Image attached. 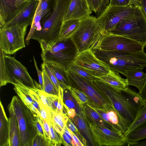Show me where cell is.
Listing matches in <instances>:
<instances>
[{"mask_svg":"<svg viewBox=\"0 0 146 146\" xmlns=\"http://www.w3.org/2000/svg\"><path fill=\"white\" fill-rule=\"evenodd\" d=\"M92 82L108 98L128 128L145 105V101L138 93L129 87L118 91L96 78L94 77Z\"/></svg>","mask_w":146,"mask_h":146,"instance_id":"cell-1","label":"cell"},{"mask_svg":"<svg viewBox=\"0 0 146 146\" xmlns=\"http://www.w3.org/2000/svg\"><path fill=\"white\" fill-rule=\"evenodd\" d=\"M92 51L99 59L105 63L110 70L124 75L127 70L146 67V53L144 50L137 52L104 51L98 48Z\"/></svg>","mask_w":146,"mask_h":146,"instance_id":"cell-2","label":"cell"},{"mask_svg":"<svg viewBox=\"0 0 146 146\" xmlns=\"http://www.w3.org/2000/svg\"><path fill=\"white\" fill-rule=\"evenodd\" d=\"M70 0H53L51 12L41 23V29L35 31L32 39L40 44L50 45L57 40Z\"/></svg>","mask_w":146,"mask_h":146,"instance_id":"cell-3","label":"cell"},{"mask_svg":"<svg viewBox=\"0 0 146 146\" xmlns=\"http://www.w3.org/2000/svg\"><path fill=\"white\" fill-rule=\"evenodd\" d=\"M40 45L43 62L56 64L66 70L78 53L71 37L58 40L49 45L42 44Z\"/></svg>","mask_w":146,"mask_h":146,"instance_id":"cell-4","label":"cell"},{"mask_svg":"<svg viewBox=\"0 0 146 146\" xmlns=\"http://www.w3.org/2000/svg\"><path fill=\"white\" fill-rule=\"evenodd\" d=\"M103 36L97 18L90 16L80 20L70 37L79 53L98 48Z\"/></svg>","mask_w":146,"mask_h":146,"instance_id":"cell-5","label":"cell"},{"mask_svg":"<svg viewBox=\"0 0 146 146\" xmlns=\"http://www.w3.org/2000/svg\"><path fill=\"white\" fill-rule=\"evenodd\" d=\"M17 80L27 86L36 87L26 68L15 56L7 55L0 50V87L8 83H16Z\"/></svg>","mask_w":146,"mask_h":146,"instance_id":"cell-6","label":"cell"},{"mask_svg":"<svg viewBox=\"0 0 146 146\" xmlns=\"http://www.w3.org/2000/svg\"><path fill=\"white\" fill-rule=\"evenodd\" d=\"M144 14L141 7H137L132 4L125 6L113 7L108 5L97 18V20L103 35L108 33L124 20Z\"/></svg>","mask_w":146,"mask_h":146,"instance_id":"cell-7","label":"cell"},{"mask_svg":"<svg viewBox=\"0 0 146 146\" xmlns=\"http://www.w3.org/2000/svg\"><path fill=\"white\" fill-rule=\"evenodd\" d=\"M66 71L70 86L85 92L90 99L91 107L101 109L107 113L111 110L115 111L108 98L96 87L92 82L69 70Z\"/></svg>","mask_w":146,"mask_h":146,"instance_id":"cell-8","label":"cell"},{"mask_svg":"<svg viewBox=\"0 0 146 146\" xmlns=\"http://www.w3.org/2000/svg\"><path fill=\"white\" fill-rule=\"evenodd\" d=\"M11 102L13 106L18 123L21 146H30L33 139L38 133L34 114L18 96H14Z\"/></svg>","mask_w":146,"mask_h":146,"instance_id":"cell-9","label":"cell"},{"mask_svg":"<svg viewBox=\"0 0 146 146\" xmlns=\"http://www.w3.org/2000/svg\"><path fill=\"white\" fill-rule=\"evenodd\" d=\"M28 26L16 24L0 28V50L11 55L25 47V36Z\"/></svg>","mask_w":146,"mask_h":146,"instance_id":"cell-10","label":"cell"},{"mask_svg":"<svg viewBox=\"0 0 146 146\" xmlns=\"http://www.w3.org/2000/svg\"><path fill=\"white\" fill-rule=\"evenodd\" d=\"M106 34L125 36L140 43L144 48L146 47V17L144 14L125 20Z\"/></svg>","mask_w":146,"mask_h":146,"instance_id":"cell-11","label":"cell"},{"mask_svg":"<svg viewBox=\"0 0 146 146\" xmlns=\"http://www.w3.org/2000/svg\"><path fill=\"white\" fill-rule=\"evenodd\" d=\"M140 43L125 36L113 34L103 35L98 48L118 52H137L143 51Z\"/></svg>","mask_w":146,"mask_h":146,"instance_id":"cell-12","label":"cell"},{"mask_svg":"<svg viewBox=\"0 0 146 146\" xmlns=\"http://www.w3.org/2000/svg\"><path fill=\"white\" fill-rule=\"evenodd\" d=\"M73 63L97 78L107 75L111 71L107 64L98 59L91 50L78 53Z\"/></svg>","mask_w":146,"mask_h":146,"instance_id":"cell-13","label":"cell"},{"mask_svg":"<svg viewBox=\"0 0 146 146\" xmlns=\"http://www.w3.org/2000/svg\"><path fill=\"white\" fill-rule=\"evenodd\" d=\"M88 125L96 146H121L127 144L125 135L120 132L101 126Z\"/></svg>","mask_w":146,"mask_h":146,"instance_id":"cell-14","label":"cell"},{"mask_svg":"<svg viewBox=\"0 0 146 146\" xmlns=\"http://www.w3.org/2000/svg\"><path fill=\"white\" fill-rule=\"evenodd\" d=\"M40 0H30L18 7L3 27L16 24L31 25Z\"/></svg>","mask_w":146,"mask_h":146,"instance_id":"cell-15","label":"cell"},{"mask_svg":"<svg viewBox=\"0 0 146 146\" xmlns=\"http://www.w3.org/2000/svg\"><path fill=\"white\" fill-rule=\"evenodd\" d=\"M13 84L14 89L18 97L34 113L40 115V109L38 98L32 87L27 86L19 80Z\"/></svg>","mask_w":146,"mask_h":146,"instance_id":"cell-16","label":"cell"},{"mask_svg":"<svg viewBox=\"0 0 146 146\" xmlns=\"http://www.w3.org/2000/svg\"><path fill=\"white\" fill-rule=\"evenodd\" d=\"M92 13L87 0H70L63 21L81 20L90 16Z\"/></svg>","mask_w":146,"mask_h":146,"instance_id":"cell-17","label":"cell"},{"mask_svg":"<svg viewBox=\"0 0 146 146\" xmlns=\"http://www.w3.org/2000/svg\"><path fill=\"white\" fill-rule=\"evenodd\" d=\"M79 106L82 113L88 125L101 126L121 133L114 125L103 119L91 106L84 104Z\"/></svg>","mask_w":146,"mask_h":146,"instance_id":"cell-18","label":"cell"},{"mask_svg":"<svg viewBox=\"0 0 146 146\" xmlns=\"http://www.w3.org/2000/svg\"><path fill=\"white\" fill-rule=\"evenodd\" d=\"M9 117L10 146H21L19 129L13 104L11 102L7 106Z\"/></svg>","mask_w":146,"mask_h":146,"instance_id":"cell-19","label":"cell"},{"mask_svg":"<svg viewBox=\"0 0 146 146\" xmlns=\"http://www.w3.org/2000/svg\"><path fill=\"white\" fill-rule=\"evenodd\" d=\"M97 78L109 85L118 91L125 90L129 87V85L126 78H122L119 73L111 70L107 75Z\"/></svg>","mask_w":146,"mask_h":146,"instance_id":"cell-20","label":"cell"},{"mask_svg":"<svg viewBox=\"0 0 146 146\" xmlns=\"http://www.w3.org/2000/svg\"><path fill=\"white\" fill-rule=\"evenodd\" d=\"M70 119L86 140L87 145L96 146L89 126L82 113L80 114L76 113L73 118Z\"/></svg>","mask_w":146,"mask_h":146,"instance_id":"cell-21","label":"cell"},{"mask_svg":"<svg viewBox=\"0 0 146 146\" xmlns=\"http://www.w3.org/2000/svg\"><path fill=\"white\" fill-rule=\"evenodd\" d=\"M0 105V146H10L9 119L1 101Z\"/></svg>","mask_w":146,"mask_h":146,"instance_id":"cell-22","label":"cell"},{"mask_svg":"<svg viewBox=\"0 0 146 146\" xmlns=\"http://www.w3.org/2000/svg\"><path fill=\"white\" fill-rule=\"evenodd\" d=\"M124 76L126 78L129 85L136 87L139 91L142 88L146 79V73L140 69L127 70Z\"/></svg>","mask_w":146,"mask_h":146,"instance_id":"cell-23","label":"cell"},{"mask_svg":"<svg viewBox=\"0 0 146 146\" xmlns=\"http://www.w3.org/2000/svg\"><path fill=\"white\" fill-rule=\"evenodd\" d=\"M15 0H0V28L3 27L16 9Z\"/></svg>","mask_w":146,"mask_h":146,"instance_id":"cell-24","label":"cell"},{"mask_svg":"<svg viewBox=\"0 0 146 146\" xmlns=\"http://www.w3.org/2000/svg\"><path fill=\"white\" fill-rule=\"evenodd\" d=\"M57 80L60 86L64 90L70 86L66 70L63 67L50 62H45Z\"/></svg>","mask_w":146,"mask_h":146,"instance_id":"cell-25","label":"cell"},{"mask_svg":"<svg viewBox=\"0 0 146 146\" xmlns=\"http://www.w3.org/2000/svg\"><path fill=\"white\" fill-rule=\"evenodd\" d=\"M80 20H70L63 21L58 39L70 37L78 27Z\"/></svg>","mask_w":146,"mask_h":146,"instance_id":"cell-26","label":"cell"},{"mask_svg":"<svg viewBox=\"0 0 146 146\" xmlns=\"http://www.w3.org/2000/svg\"><path fill=\"white\" fill-rule=\"evenodd\" d=\"M68 117L66 113H57L53 111L52 123L55 129L62 135L67 125Z\"/></svg>","mask_w":146,"mask_h":146,"instance_id":"cell-27","label":"cell"},{"mask_svg":"<svg viewBox=\"0 0 146 146\" xmlns=\"http://www.w3.org/2000/svg\"><path fill=\"white\" fill-rule=\"evenodd\" d=\"M127 142L140 141L146 138V121L125 135Z\"/></svg>","mask_w":146,"mask_h":146,"instance_id":"cell-28","label":"cell"},{"mask_svg":"<svg viewBox=\"0 0 146 146\" xmlns=\"http://www.w3.org/2000/svg\"><path fill=\"white\" fill-rule=\"evenodd\" d=\"M67 89L69 90L79 106L86 104L92 106L90 99L85 92L70 86Z\"/></svg>","mask_w":146,"mask_h":146,"instance_id":"cell-29","label":"cell"},{"mask_svg":"<svg viewBox=\"0 0 146 146\" xmlns=\"http://www.w3.org/2000/svg\"><path fill=\"white\" fill-rule=\"evenodd\" d=\"M53 0H40L36 10L40 12L42 16L41 23L50 14Z\"/></svg>","mask_w":146,"mask_h":146,"instance_id":"cell-30","label":"cell"},{"mask_svg":"<svg viewBox=\"0 0 146 146\" xmlns=\"http://www.w3.org/2000/svg\"><path fill=\"white\" fill-rule=\"evenodd\" d=\"M42 69L43 77L42 90L47 93L58 95V92L54 84L48 77L45 70Z\"/></svg>","mask_w":146,"mask_h":146,"instance_id":"cell-31","label":"cell"},{"mask_svg":"<svg viewBox=\"0 0 146 146\" xmlns=\"http://www.w3.org/2000/svg\"><path fill=\"white\" fill-rule=\"evenodd\" d=\"M63 102L69 108L75 109L76 113L80 114L81 113L80 106L68 89L64 90Z\"/></svg>","mask_w":146,"mask_h":146,"instance_id":"cell-32","label":"cell"},{"mask_svg":"<svg viewBox=\"0 0 146 146\" xmlns=\"http://www.w3.org/2000/svg\"><path fill=\"white\" fill-rule=\"evenodd\" d=\"M146 121V101L145 105L140 110L133 122L127 128L124 135Z\"/></svg>","mask_w":146,"mask_h":146,"instance_id":"cell-33","label":"cell"},{"mask_svg":"<svg viewBox=\"0 0 146 146\" xmlns=\"http://www.w3.org/2000/svg\"><path fill=\"white\" fill-rule=\"evenodd\" d=\"M68 70L90 82H92L93 79L94 77L73 63L69 66Z\"/></svg>","mask_w":146,"mask_h":146,"instance_id":"cell-34","label":"cell"},{"mask_svg":"<svg viewBox=\"0 0 146 146\" xmlns=\"http://www.w3.org/2000/svg\"><path fill=\"white\" fill-rule=\"evenodd\" d=\"M50 143L52 146H60L62 143V136L54 128L52 123H50Z\"/></svg>","mask_w":146,"mask_h":146,"instance_id":"cell-35","label":"cell"},{"mask_svg":"<svg viewBox=\"0 0 146 146\" xmlns=\"http://www.w3.org/2000/svg\"><path fill=\"white\" fill-rule=\"evenodd\" d=\"M30 146H52V145L48 139L38 133L33 139Z\"/></svg>","mask_w":146,"mask_h":146,"instance_id":"cell-36","label":"cell"},{"mask_svg":"<svg viewBox=\"0 0 146 146\" xmlns=\"http://www.w3.org/2000/svg\"><path fill=\"white\" fill-rule=\"evenodd\" d=\"M67 126L68 128L78 137L84 146L87 145L86 140L81 134L78 128L71 119L69 118L67 123Z\"/></svg>","mask_w":146,"mask_h":146,"instance_id":"cell-37","label":"cell"},{"mask_svg":"<svg viewBox=\"0 0 146 146\" xmlns=\"http://www.w3.org/2000/svg\"><path fill=\"white\" fill-rule=\"evenodd\" d=\"M42 69H44L50 80L54 84L56 89L58 92L59 88L60 86L57 80L56 79L54 74L48 66L46 63L43 62L41 64Z\"/></svg>","mask_w":146,"mask_h":146,"instance_id":"cell-38","label":"cell"},{"mask_svg":"<svg viewBox=\"0 0 146 146\" xmlns=\"http://www.w3.org/2000/svg\"><path fill=\"white\" fill-rule=\"evenodd\" d=\"M45 94L50 107L52 111H56L58 102V95L49 94L45 92Z\"/></svg>","mask_w":146,"mask_h":146,"instance_id":"cell-39","label":"cell"},{"mask_svg":"<svg viewBox=\"0 0 146 146\" xmlns=\"http://www.w3.org/2000/svg\"><path fill=\"white\" fill-rule=\"evenodd\" d=\"M34 117L35 126L37 129L38 133L47 139L44 131L41 118L38 115L35 114H34Z\"/></svg>","mask_w":146,"mask_h":146,"instance_id":"cell-40","label":"cell"},{"mask_svg":"<svg viewBox=\"0 0 146 146\" xmlns=\"http://www.w3.org/2000/svg\"><path fill=\"white\" fill-rule=\"evenodd\" d=\"M63 89L60 86L58 91V100L57 110L55 111L57 113H63L64 110Z\"/></svg>","mask_w":146,"mask_h":146,"instance_id":"cell-41","label":"cell"},{"mask_svg":"<svg viewBox=\"0 0 146 146\" xmlns=\"http://www.w3.org/2000/svg\"><path fill=\"white\" fill-rule=\"evenodd\" d=\"M92 11L98 13L100 9L102 0H87Z\"/></svg>","mask_w":146,"mask_h":146,"instance_id":"cell-42","label":"cell"},{"mask_svg":"<svg viewBox=\"0 0 146 146\" xmlns=\"http://www.w3.org/2000/svg\"><path fill=\"white\" fill-rule=\"evenodd\" d=\"M131 4V0H110L109 5L113 7L125 6Z\"/></svg>","mask_w":146,"mask_h":146,"instance_id":"cell-43","label":"cell"},{"mask_svg":"<svg viewBox=\"0 0 146 146\" xmlns=\"http://www.w3.org/2000/svg\"><path fill=\"white\" fill-rule=\"evenodd\" d=\"M41 119L46 137L47 139L50 142V123L51 122L46 120L42 119Z\"/></svg>","mask_w":146,"mask_h":146,"instance_id":"cell-44","label":"cell"},{"mask_svg":"<svg viewBox=\"0 0 146 146\" xmlns=\"http://www.w3.org/2000/svg\"><path fill=\"white\" fill-rule=\"evenodd\" d=\"M68 130L72 136V139L71 141V142L72 145L74 146H84V145L75 134L68 128Z\"/></svg>","mask_w":146,"mask_h":146,"instance_id":"cell-45","label":"cell"},{"mask_svg":"<svg viewBox=\"0 0 146 146\" xmlns=\"http://www.w3.org/2000/svg\"><path fill=\"white\" fill-rule=\"evenodd\" d=\"M33 58L35 66L37 73L39 85L40 86V89L42 90L43 86V77L42 71H41L38 68L34 56H33Z\"/></svg>","mask_w":146,"mask_h":146,"instance_id":"cell-46","label":"cell"},{"mask_svg":"<svg viewBox=\"0 0 146 146\" xmlns=\"http://www.w3.org/2000/svg\"><path fill=\"white\" fill-rule=\"evenodd\" d=\"M64 109L65 110V113L70 119L73 118L76 114L75 110L73 108H68L64 103L63 104Z\"/></svg>","mask_w":146,"mask_h":146,"instance_id":"cell-47","label":"cell"},{"mask_svg":"<svg viewBox=\"0 0 146 146\" xmlns=\"http://www.w3.org/2000/svg\"><path fill=\"white\" fill-rule=\"evenodd\" d=\"M110 1V0H102L101 6L97 13L98 16H99L109 5Z\"/></svg>","mask_w":146,"mask_h":146,"instance_id":"cell-48","label":"cell"},{"mask_svg":"<svg viewBox=\"0 0 146 146\" xmlns=\"http://www.w3.org/2000/svg\"><path fill=\"white\" fill-rule=\"evenodd\" d=\"M62 144L65 146H72L70 138L64 133L62 135Z\"/></svg>","mask_w":146,"mask_h":146,"instance_id":"cell-49","label":"cell"},{"mask_svg":"<svg viewBox=\"0 0 146 146\" xmlns=\"http://www.w3.org/2000/svg\"><path fill=\"white\" fill-rule=\"evenodd\" d=\"M138 93L142 98L146 101V79L143 86L139 91Z\"/></svg>","mask_w":146,"mask_h":146,"instance_id":"cell-50","label":"cell"},{"mask_svg":"<svg viewBox=\"0 0 146 146\" xmlns=\"http://www.w3.org/2000/svg\"><path fill=\"white\" fill-rule=\"evenodd\" d=\"M127 145L128 146H146V140L142 141L128 142Z\"/></svg>","mask_w":146,"mask_h":146,"instance_id":"cell-51","label":"cell"},{"mask_svg":"<svg viewBox=\"0 0 146 146\" xmlns=\"http://www.w3.org/2000/svg\"><path fill=\"white\" fill-rule=\"evenodd\" d=\"M140 4L143 12L146 17V0H141Z\"/></svg>","mask_w":146,"mask_h":146,"instance_id":"cell-52","label":"cell"},{"mask_svg":"<svg viewBox=\"0 0 146 146\" xmlns=\"http://www.w3.org/2000/svg\"><path fill=\"white\" fill-rule=\"evenodd\" d=\"M30 0H15V6L17 7H18L24 3Z\"/></svg>","mask_w":146,"mask_h":146,"instance_id":"cell-53","label":"cell"},{"mask_svg":"<svg viewBox=\"0 0 146 146\" xmlns=\"http://www.w3.org/2000/svg\"><path fill=\"white\" fill-rule=\"evenodd\" d=\"M131 1L132 3L136 6L139 7H141L140 3L137 0H131Z\"/></svg>","mask_w":146,"mask_h":146,"instance_id":"cell-54","label":"cell"},{"mask_svg":"<svg viewBox=\"0 0 146 146\" xmlns=\"http://www.w3.org/2000/svg\"><path fill=\"white\" fill-rule=\"evenodd\" d=\"M137 0V1H138L139 2V3H140V2H141V0Z\"/></svg>","mask_w":146,"mask_h":146,"instance_id":"cell-55","label":"cell"}]
</instances>
